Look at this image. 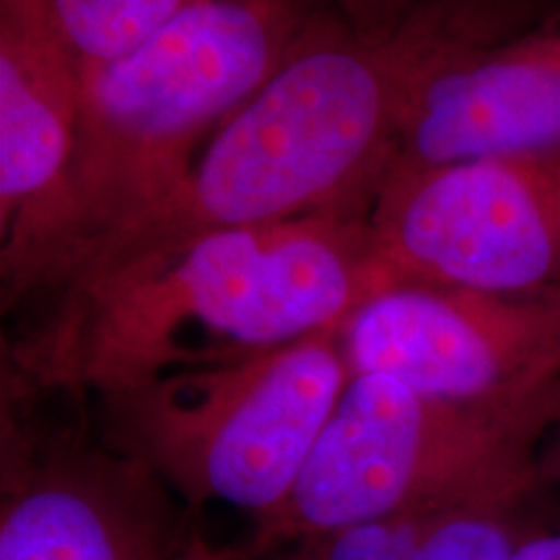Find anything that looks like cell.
<instances>
[{
  "label": "cell",
  "instance_id": "1",
  "mask_svg": "<svg viewBox=\"0 0 560 560\" xmlns=\"http://www.w3.org/2000/svg\"><path fill=\"white\" fill-rule=\"evenodd\" d=\"M558 5L418 0L382 39H363L317 9L283 66L210 138L177 198L91 268L210 229L319 213L369 219L425 89Z\"/></svg>",
  "mask_w": 560,
  "mask_h": 560
},
{
  "label": "cell",
  "instance_id": "2",
  "mask_svg": "<svg viewBox=\"0 0 560 560\" xmlns=\"http://www.w3.org/2000/svg\"><path fill=\"white\" fill-rule=\"evenodd\" d=\"M382 289L359 215L200 231L112 257L60 289L3 376L102 397L338 330Z\"/></svg>",
  "mask_w": 560,
  "mask_h": 560
},
{
  "label": "cell",
  "instance_id": "3",
  "mask_svg": "<svg viewBox=\"0 0 560 560\" xmlns=\"http://www.w3.org/2000/svg\"><path fill=\"white\" fill-rule=\"evenodd\" d=\"M314 0H206L120 58L81 62L66 179L3 240V301L79 278L149 226L221 125L304 37Z\"/></svg>",
  "mask_w": 560,
  "mask_h": 560
},
{
  "label": "cell",
  "instance_id": "4",
  "mask_svg": "<svg viewBox=\"0 0 560 560\" xmlns=\"http://www.w3.org/2000/svg\"><path fill=\"white\" fill-rule=\"evenodd\" d=\"M558 412L560 402L472 408L387 376H350L296 488L255 522L249 552L412 511L522 506Z\"/></svg>",
  "mask_w": 560,
  "mask_h": 560
},
{
  "label": "cell",
  "instance_id": "5",
  "mask_svg": "<svg viewBox=\"0 0 560 560\" xmlns=\"http://www.w3.org/2000/svg\"><path fill=\"white\" fill-rule=\"evenodd\" d=\"M350 382L340 327L96 397L104 441L190 503L262 520L304 472Z\"/></svg>",
  "mask_w": 560,
  "mask_h": 560
},
{
  "label": "cell",
  "instance_id": "6",
  "mask_svg": "<svg viewBox=\"0 0 560 560\" xmlns=\"http://www.w3.org/2000/svg\"><path fill=\"white\" fill-rule=\"evenodd\" d=\"M369 226L384 289H560V149L389 174Z\"/></svg>",
  "mask_w": 560,
  "mask_h": 560
},
{
  "label": "cell",
  "instance_id": "7",
  "mask_svg": "<svg viewBox=\"0 0 560 560\" xmlns=\"http://www.w3.org/2000/svg\"><path fill=\"white\" fill-rule=\"evenodd\" d=\"M350 376L436 400L520 410L560 402V289L392 283L340 325Z\"/></svg>",
  "mask_w": 560,
  "mask_h": 560
},
{
  "label": "cell",
  "instance_id": "8",
  "mask_svg": "<svg viewBox=\"0 0 560 560\" xmlns=\"http://www.w3.org/2000/svg\"><path fill=\"white\" fill-rule=\"evenodd\" d=\"M166 486L81 425H47L3 397L0 560H170Z\"/></svg>",
  "mask_w": 560,
  "mask_h": 560
},
{
  "label": "cell",
  "instance_id": "9",
  "mask_svg": "<svg viewBox=\"0 0 560 560\" xmlns=\"http://www.w3.org/2000/svg\"><path fill=\"white\" fill-rule=\"evenodd\" d=\"M558 149L560 5L444 70L420 96L389 174Z\"/></svg>",
  "mask_w": 560,
  "mask_h": 560
},
{
  "label": "cell",
  "instance_id": "10",
  "mask_svg": "<svg viewBox=\"0 0 560 560\" xmlns=\"http://www.w3.org/2000/svg\"><path fill=\"white\" fill-rule=\"evenodd\" d=\"M81 112V60L50 0H0V236L66 179Z\"/></svg>",
  "mask_w": 560,
  "mask_h": 560
},
{
  "label": "cell",
  "instance_id": "11",
  "mask_svg": "<svg viewBox=\"0 0 560 560\" xmlns=\"http://www.w3.org/2000/svg\"><path fill=\"white\" fill-rule=\"evenodd\" d=\"M200 3L206 0H50L62 37L81 62L120 58Z\"/></svg>",
  "mask_w": 560,
  "mask_h": 560
},
{
  "label": "cell",
  "instance_id": "12",
  "mask_svg": "<svg viewBox=\"0 0 560 560\" xmlns=\"http://www.w3.org/2000/svg\"><path fill=\"white\" fill-rule=\"evenodd\" d=\"M520 506H470L446 511L416 560H514L527 532Z\"/></svg>",
  "mask_w": 560,
  "mask_h": 560
},
{
  "label": "cell",
  "instance_id": "13",
  "mask_svg": "<svg viewBox=\"0 0 560 560\" xmlns=\"http://www.w3.org/2000/svg\"><path fill=\"white\" fill-rule=\"evenodd\" d=\"M363 39H382L400 26L418 0H314Z\"/></svg>",
  "mask_w": 560,
  "mask_h": 560
},
{
  "label": "cell",
  "instance_id": "14",
  "mask_svg": "<svg viewBox=\"0 0 560 560\" xmlns=\"http://www.w3.org/2000/svg\"><path fill=\"white\" fill-rule=\"evenodd\" d=\"M514 560H560V532H527Z\"/></svg>",
  "mask_w": 560,
  "mask_h": 560
},
{
  "label": "cell",
  "instance_id": "15",
  "mask_svg": "<svg viewBox=\"0 0 560 560\" xmlns=\"http://www.w3.org/2000/svg\"><path fill=\"white\" fill-rule=\"evenodd\" d=\"M542 475H560V412H558L556 425H552L548 444H545Z\"/></svg>",
  "mask_w": 560,
  "mask_h": 560
},
{
  "label": "cell",
  "instance_id": "16",
  "mask_svg": "<svg viewBox=\"0 0 560 560\" xmlns=\"http://www.w3.org/2000/svg\"><path fill=\"white\" fill-rule=\"evenodd\" d=\"M177 560H226V558L219 556V552H213L200 540H192L185 550H182V556Z\"/></svg>",
  "mask_w": 560,
  "mask_h": 560
}]
</instances>
